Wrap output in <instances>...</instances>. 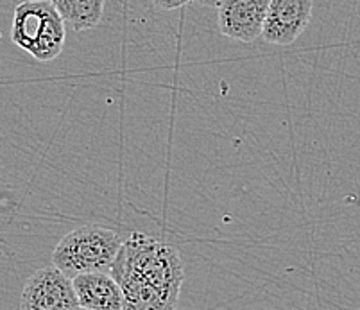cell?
<instances>
[{"instance_id": "52a82bcc", "label": "cell", "mask_w": 360, "mask_h": 310, "mask_svg": "<svg viewBox=\"0 0 360 310\" xmlns=\"http://www.w3.org/2000/svg\"><path fill=\"white\" fill-rule=\"evenodd\" d=\"M72 285H74L81 309L122 310V289H120L119 282L104 271L75 276V278H72Z\"/></svg>"}, {"instance_id": "30bf717a", "label": "cell", "mask_w": 360, "mask_h": 310, "mask_svg": "<svg viewBox=\"0 0 360 310\" xmlns=\"http://www.w3.org/2000/svg\"><path fill=\"white\" fill-rule=\"evenodd\" d=\"M194 2H198V4L201 6H208V8H217L222 0H194Z\"/></svg>"}, {"instance_id": "8992f818", "label": "cell", "mask_w": 360, "mask_h": 310, "mask_svg": "<svg viewBox=\"0 0 360 310\" xmlns=\"http://www.w3.org/2000/svg\"><path fill=\"white\" fill-rule=\"evenodd\" d=\"M312 18V0H271L264 24V40L290 45L303 34Z\"/></svg>"}, {"instance_id": "8fae6325", "label": "cell", "mask_w": 360, "mask_h": 310, "mask_svg": "<svg viewBox=\"0 0 360 310\" xmlns=\"http://www.w3.org/2000/svg\"><path fill=\"white\" fill-rule=\"evenodd\" d=\"M79 310H86V309H79Z\"/></svg>"}, {"instance_id": "5b68a950", "label": "cell", "mask_w": 360, "mask_h": 310, "mask_svg": "<svg viewBox=\"0 0 360 310\" xmlns=\"http://www.w3.org/2000/svg\"><path fill=\"white\" fill-rule=\"evenodd\" d=\"M271 0H222L217 6L219 31L231 40L251 44L264 32Z\"/></svg>"}, {"instance_id": "9c48e42d", "label": "cell", "mask_w": 360, "mask_h": 310, "mask_svg": "<svg viewBox=\"0 0 360 310\" xmlns=\"http://www.w3.org/2000/svg\"><path fill=\"white\" fill-rule=\"evenodd\" d=\"M153 4L163 11H172V9H179L183 6H188L192 0H150Z\"/></svg>"}, {"instance_id": "3957f363", "label": "cell", "mask_w": 360, "mask_h": 310, "mask_svg": "<svg viewBox=\"0 0 360 310\" xmlns=\"http://www.w3.org/2000/svg\"><path fill=\"white\" fill-rule=\"evenodd\" d=\"M11 40L34 60H56L65 47V20L51 0H27L15 8Z\"/></svg>"}, {"instance_id": "277c9868", "label": "cell", "mask_w": 360, "mask_h": 310, "mask_svg": "<svg viewBox=\"0 0 360 310\" xmlns=\"http://www.w3.org/2000/svg\"><path fill=\"white\" fill-rule=\"evenodd\" d=\"M74 285L58 267H41L29 276L20 298V310H79Z\"/></svg>"}, {"instance_id": "ba28073f", "label": "cell", "mask_w": 360, "mask_h": 310, "mask_svg": "<svg viewBox=\"0 0 360 310\" xmlns=\"http://www.w3.org/2000/svg\"><path fill=\"white\" fill-rule=\"evenodd\" d=\"M65 24L74 31H86L99 25L106 0H51Z\"/></svg>"}, {"instance_id": "6da1fadb", "label": "cell", "mask_w": 360, "mask_h": 310, "mask_svg": "<svg viewBox=\"0 0 360 310\" xmlns=\"http://www.w3.org/2000/svg\"><path fill=\"white\" fill-rule=\"evenodd\" d=\"M110 271L122 289V310H176L178 306L185 271L176 247L133 233L122 244Z\"/></svg>"}, {"instance_id": "7a4b0ae2", "label": "cell", "mask_w": 360, "mask_h": 310, "mask_svg": "<svg viewBox=\"0 0 360 310\" xmlns=\"http://www.w3.org/2000/svg\"><path fill=\"white\" fill-rule=\"evenodd\" d=\"M119 233L101 224H84L67 233L52 251V266L68 278L111 269L122 247Z\"/></svg>"}]
</instances>
